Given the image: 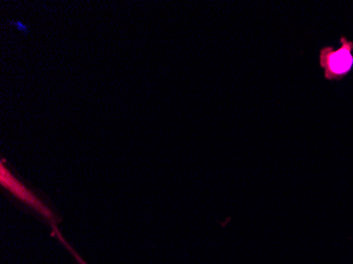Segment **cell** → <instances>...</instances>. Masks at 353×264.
<instances>
[{
  "mask_svg": "<svg viewBox=\"0 0 353 264\" xmlns=\"http://www.w3.org/2000/svg\"><path fill=\"white\" fill-rule=\"evenodd\" d=\"M53 232H54L55 235H57V237L59 238V241L61 242V243L63 244V245L66 246L67 250H68L69 252H70L71 255L74 257V259L77 260V262H79V264H88L87 263L85 260H83V258L81 257V256L79 255V254L77 253V252L74 251V250L71 247L70 245H69L68 242L66 241V240L63 239V236L61 235V233H59V228H57V225L52 226Z\"/></svg>",
  "mask_w": 353,
  "mask_h": 264,
  "instance_id": "3957f363",
  "label": "cell"
},
{
  "mask_svg": "<svg viewBox=\"0 0 353 264\" xmlns=\"http://www.w3.org/2000/svg\"><path fill=\"white\" fill-rule=\"evenodd\" d=\"M319 65L324 69L327 81H342L353 68V43L341 37L340 49L323 48L319 52Z\"/></svg>",
  "mask_w": 353,
  "mask_h": 264,
  "instance_id": "6da1fadb",
  "label": "cell"
},
{
  "mask_svg": "<svg viewBox=\"0 0 353 264\" xmlns=\"http://www.w3.org/2000/svg\"><path fill=\"white\" fill-rule=\"evenodd\" d=\"M0 184L8 192H11L16 199H19V201L27 204L35 212H39L43 219L51 224V226L57 225V217L52 210L48 207L34 192L29 190L25 184L21 183V181L10 172L9 168L5 165V160L1 161L0 164Z\"/></svg>",
  "mask_w": 353,
  "mask_h": 264,
  "instance_id": "7a4b0ae2",
  "label": "cell"
}]
</instances>
